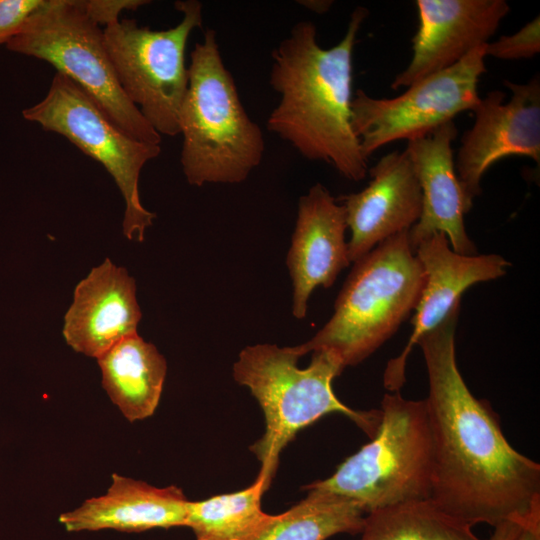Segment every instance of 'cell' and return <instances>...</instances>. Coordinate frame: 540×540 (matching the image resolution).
Segmentation results:
<instances>
[{
    "label": "cell",
    "instance_id": "6da1fadb",
    "mask_svg": "<svg viewBox=\"0 0 540 540\" xmlns=\"http://www.w3.org/2000/svg\"><path fill=\"white\" fill-rule=\"evenodd\" d=\"M459 311L417 342L429 383L430 499L472 527L515 521L540 530V465L508 443L489 402L476 398L462 378L455 354Z\"/></svg>",
    "mask_w": 540,
    "mask_h": 540
},
{
    "label": "cell",
    "instance_id": "7a4b0ae2",
    "mask_svg": "<svg viewBox=\"0 0 540 540\" xmlns=\"http://www.w3.org/2000/svg\"><path fill=\"white\" fill-rule=\"evenodd\" d=\"M367 15L358 6L342 40L329 49L319 45L311 21L291 28L271 54L270 85L280 100L266 122L300 155L356 182L365 178L368 159L351 125L353 51Z\"/></svg>",
    "mask_w": 540,
    "mask_h": 540
},
{
    "label": "cell",
    "instance_id": "3957f363",
    "mask_svg": "<svg viewBox=\"0 0 540 540\" xmlns=\"http://www.w3.org/2000/svg\"><path fill=\"white\" fill-rule=\"evenodd\" d=\"M188 86L179 113L182 170L193 186L237 184L261 163L265 141L246 112L226 68L216 31L207 29L190 53Z\"/></svg>",
    "mask_w": 540,
    "mask_h": 540
},
{
    "label": "cell",
    "instance_id": "277c9868",
    "mask_svg": "<svg viewBox=\"0 0 540 540\" xmlns=\"http://www.w3.org/2000/svg\"><path fill=\"white\" fill-rule=\"evenodd\" d=\"M300 357L292 347L257 344L244 348L233 366L234 379L250 389L265 415V433L250 449L261 462L258 477L267 489L281 451L301 429L337 412L372 438L381 420L380 410H353L336 397L332 381L345 367L333 352L313 351L305 369L297 366Z\"/></svg>",
    "mask_w": 540,
    "mask_h": 540
},
{
    "label": "cell",
    "instance_id": "5b68a950",
    "mask_svg": "<svg viewBox=\"0 0 540 540\" xmlns=\"http://www.w3.org/2000/svg\"><path fill=\"white\" fill-rule=\"evenodd\" d=\"M424 282L409 230L386 239L354 262L329 321L293 350L300 356L329 350L344 367L361 363L391 338L415 309Z\"/></svg>",
    "mask_w": 540,
    "mask_h": 540
},
{
    "label": "cell",
    "instance_id": "8992f818",
    "mask_svg": "<svg viewBox=\"0 0 540 540\" xmlns=\"http://www.w3.org/2000/svg\"><path fill=\"white\" fill-rule=\"evenodd\" d=\"M381 407V420L370 442L343 461L332 476L304 490L353 501L366 515L430 499L433 442L425 399L386 393Z\"/></svg>",
    "mask_w": 540,
    "mask_h": 540
},
{
    "label": "cell",
    "instance_id": "52a82bcc",
    "mask_svg": "<svg viewBox=\"0 0 540 540\" xmlns=\"http://www.w3.org/2000/svg\"><path fill=\"white\" fill-rule=\"evenodd\" d=\"M6 47L54 66L77 83L97 106L136 140L160 145L159 135L120 86L103 30L78 0H46Z\"/></svg>",
    "mask_w": 540,
    "mask_h": 540
},
{
    "label": "cell",
    "instance_id": "ba28073f",
    "mask_svg": "<svg viewBox=\"0 0 540 540\" xmlns=\"http://www.w3.org/2000/svg\"><path fill=\"white\" fill-rule=\"evenodd\" d=\"M181 21L166 30L121 19L103 30L121 88L159 134H179V113L188 86L185 50L191 32L202 26V4L176 1Z\"/></svg>",
    "mask_w": 540,
    "mask_h": 540
},
{
    "label": "cell",
    "instance_id": "9c48e42d",
    "mask_svg": "<svg viewBox=\"0 0 540 540\" xmlns=\"http://www.w3.org/2000/svg\"><path fill=\"white\" fill-rule=\"evenodd\" d=\"M44 130L67 138L84 154L104 166L125 201L122 222L128 240L143 241L156 214L140 201L139 178L144 165L159 156L160 145L136 140L118 127L72 79L52 78L45 97L22 111Z\"/></svg>",
    "mask_w": 540,
    "mask_h": 540
},
{
    "label": "cell",
    "instance_id": "30bf717a",
    "mask_svg": "<svg viewBox=\"0 0 540 540\" xmlns=\"http://www.w3.org/2000/svg\"><path fill=\"white\" fill-rule=\"evenodd\" d=\"M485 44L461 61L408 86L394 98H373L363 90L351 101V125L364 156L401 139L425 136L480 102L478 83L486 72Z\"/></svg>",
    "mask_w": 540,
    "mask_h": 540
},
{
    "label": "cell",
    "instance_id": "8fae6325",
    "mask_svg": "<svg viewBox=\"0 0 540 540\" xmlns=\"http://www.w3.org/2000/svg\"><path fill=\"white\" fill-rule=\"evenodd\" d=\"M512 92H489L474 109L475 122L461 139L455 169L470 208L481 193L484 173L508 156H525L540 163V78L524 84L504 81Z\"/></svg>",
    "mask_w": 540,
    "mask_h": 540
},
{
    "label": "cell",
    "instance_id": "7c38bea8",
    "mask_svg": "<svg viewBox=\"0 0 540 540\" xmlns=\"http://www.w3.org/2000/svg\"><path fill=\"white\" fill-rule=\"evenodd\" d=\"M414 252L424 270L425 282L414 309L413 331L407 345L387 363L384 371V386L391 392H399L406 381V362L413 346L460 306V297L466 289L504 276L511 265L498 254L456 253L443 233L422 240Z\"/></svg>",
    "mask_w": 540,
    "mask_h": 540
},
{
    "label": "cell",
    "instance_id": "4fadbf2b",
    "mask_svg": "<svg viewBox=\"0 0 540 540\" xmlns=\"http://www.w3.org/2000/svg\"><path fill=\"white\" fill-rule=\"evenodd\" d=\"M416 7L413 55L391 82L392 89L449 68L488 43L510 10L504 0H417Z\"/></svg>",
    "mask_w": 540,
    "mask_h": 540
},
{
    "label": "cell",
    "instance_id": "5bb4252c",
    "mask_svg": "<svg viewBox=\"0 0 540 540\" xmlns=\"http://www.w3.org/2000/svg\"><path fill=\"white\" fill-rule=\"evenodd\" d=\"M368 172L371 180L363 190L337 199L345 208L351 232L350 263L410 230L422 212L421 188L406 150L386 154Z\"/></svg>",
    "mask_w": 540,
    "mask_h": 540
},
{
    "label": "cell",
    "instance_id": "9a60e30c",
    "mask_svg": "<svg viewBox=\"0 0 540 540\" xmlns=\"http://www.w3.org/2000/svg\"><path fill=\"white\" fill-rule=\"evenodd\" d=\"M344 206L320 183L301 196L286 264L292 279V314L303 319L313 290L329 288L350 263Z\"/></svg>",
    "mask_w": 540,
    "mask_h": 540
},
{
    "label": "cell",
    "instance_id": "2e32d148",
    "mask_svg": "<svg viewBox=\"0 0 540 540\" xmlns=\"http://www.w3.org/2000/svg\"><path fill=\"white\" fill-rule=\"evenodd\" d=\"M141 316L135 280L107 258L76 285L62 333L74 351L97 359L137 334Z\"/></svg>",
    "mask_w": 540,
    "mask_h": 540
},
{
    "label": "cell",
    "instance_id": "e0dca14e",
    "mask_svg": "<svg viewBox=\"0 0 540 540\" xmlns=\"http://www.w3.org/2000/svg\"><path fill=\"white\" fill-rule=\"evenodd\" d=\"M456 135L457 128L450 121L407 143L405 150L412 161L422 193L421 216L409 230L413 250L432 234L443 233L456 253L476 254V246L464 224V216L471 208L455 169L452 143Z\"/></svg>",
    "mask_w": 540,
    "mask_h": 540
},
{
    "label": "cell",
    "instance_id": "ac0fdd59",
    "mask_svg": "<svg viewBox=\"0 0 540 540\" xmlns=\"http://www.w3.org/2000/svg\"><path fill=\"white\" fill-rule=\"evenodd\" d=\"M189 501L176 486L158 488L114 473L104 495L60 515L69 532L113 529L142 532L185 526Z\"/></svg>",
    "mask_w": 540,
    "mask_h": 540
},
{
    "label": "cell",
    "instance_id": "d6986e66",
    "mask_svg": "<svg viewBox=\"0 0 540 540\" xmlns=\"http://www.w3.org/2000/svg\"><path fill=\"white\" fill-rule=\"evenodd\" d=\"M102 386L130 421L151 416L160 401L166 360L138 334L121 340L99 358Z\"/></svg>",
    "mask_w": 540,
    "mask_h": 540
},
{
    "label": "cell",
    "instance_id": "ffe728a7",
    "mask_svg": "<svg viewBox=\"0 0 540 540\" xmlns=\"http://www.w3.org/2000/svg\"><path fill=\"white\" fill-rule=\"evenodd\" d=\"M282 514L269 515L250 540H326L338 533H361L366 513L348 499L308 491Z\"/></svg>",
    "mask_w": 540,
    "mask_h": 540
},
{
    "label": "cell",
    "instance_id": "44dd1931",
    "mask_svg": "<svg viewBox=\"0 0 540 540\" xmlns=\"http://www.w3.org/2000/svg\"><path fill=\"white\" fill-rule=\"evenodd\" d=\"M265 490L264 479L257 477L244 490L189 501L185 526L197 540H250L269 517L261 509Z\"/></svg>",
    "mask_w": 540,
    "mask_h": 540
},
{
    "label": "cell",
    "instance_id": "7402d4cb",
    "mask_svg": "<svg viewBox=\"0 0 540 540\" xmlns=\"http://www.w3.org/2000/svg\"><path fill=\"white\" fill-rule=\"evenodd\" d=\"M361 540H482L431 499L400 503L368 513Z\"/></svg>",
    "mask_w": 540,
    "mask_h": 540
},
{
    "label": "cell",
    "instance_id": "603a6c76",
    "mask_svg": "<svg viewBox=\"0 0 540 540\" xmlns=\"http://www.w3.org/2000/svg\"><path fill=\"white\" fill-rule=\"evenodd\" d=\"M540 52V19L535 17L512 35L485 44V55L502 60L529 59Z\"/></svg>",
    "mask_w": 540,
    "mask_h": 540
},
{
    "label": "cell",
    "instance_id": "cb8c5ba5",
    "mask_svg": "<svg viewBox=\"0 0 540 540\" xmlns=\"http://www.w3.org/2000/svg\"><path fill=\"white\" fill-rule=\"evenodd\" d=\"M46 0H0V44H6L24 27Z\"/></svg>",
    "mask_w": 540,
    "mask_h": 540
},
{
    "label": "cell",
    "instance_id": "d4e9b609",
    "mask_svg": "<svg viewBox=\"0 0 540 540\" xmlns=\"http://www.w3.org/2000/svg\"><path fill=\"white\" fill-rule=\"evenodd\" d=\"M84 12L98 25H109L119 20L124 10H137L150 3L146 0H78Z\"/></svg>",
    "mask_w": 540,
    "mask_h": 540
},
{
    "label": "cell",
    "instance_id": "484cf974",
    "mask_svg": "<svg viewBox=\"0 0 540 540\" xmlns=\"http://www.w3.org/2000/svg\"><path fill=\"white\" fill-rule=\"evenodd\" d=\"M494 528L489 540H515L524 526L515 521H505Z\"/></svg>",
    "mask_w": 540,
    "mask_h": 540
},
{
    "label": "cell",
    "instance_id": "4316f807",
    "mask_svg": "<svg viewBox=\"0 0 540 540\" xmlns=\"http://www.w3.org/2000/svg\"><path fill=\"white\" fill-rule=\"evenodd\" d=\"M300 5L306 7L307 9L315 13H325L327 12L333 4V1L330 0H305L298 1Z\"/></svg>",
    "mask_w": 540,
    "mask_h": 540
},
{
    "label": "cell",
    "instance_id": "83f0119b",
    "mask_svg": "<svg viewBox=\"0 0 540 540\" xmlns=\"http://www.w3.org/2000/svg\"><path fill=\"white\" fill-rule=\"evenodd\" d=\"M515 540H540V530L524 527Z\"/></svg>",
    "mask_w": 540,
    "mask_h": 540
}]
</instances>
